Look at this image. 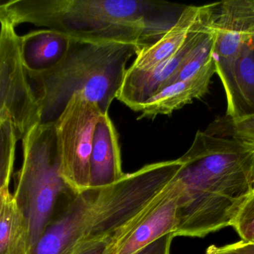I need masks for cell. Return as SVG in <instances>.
<instances>
[{
  "instance_id": "5bb4252c",
  "label": "cell",
  "mask_w": 254,
  "mask_h": 254,
  "mask_svg": "<svg viewBox=\"0 0 254 254\" xmlns=\"http://www.w3.org/2000/svg\"><path fill=\"white\" fill-rule=\"evenodd\" d=\"M216 73L214 61L187 80L169 85L143 103L137 112L138 119L170 116L173 112L204 97L208 92L212 77Z\"/></svg>"
},
{
  "instance_id": "9c48e42d",
  "label": "cell",
  "mask_w": 254,
  "mask_h": 254,
  "mask_svg": "<svg viewBox=\"0 0 254 254\" xmlns=\"http://www.w3.org/2000/svg\"><path fill=\"white\" fill-rule=\"evenodd\" d=\"M216 4L210 14L195 28L187 39L185 44L176 53L148 70H127L117 98L133 111L152 96L162 90L165 84L175 74L187 55L201 38L206 26L213 16Z\"/></svg>"
},
{
  "instance_id": "7c38bea8",
  "label": "cell",
  "mask_w": 254,
  "mask_h": 254,
  "mask_svg": "<svg viewBox=\"0 0 254 254\" xmlns=\"http://www.w3.org/2000/svg\"><path fill=\"white\" fill-rule=\"evenodd\" d=\"M122 170L119 135L109 113H101L94 133L90 158V189H100L117 183Z\"/></svg>"
},
{
  "instance_id": "ba28073f",
  "label": "cell",
  "mask_w": 254,
  "mask_h": 254,
  "mask_svg": "<svg viewBox=\"0 0 254 254\" xmlns=\"http://www.w3.org/2000/svg\"><path fill=\"white\" fill-rule=\"evenodd\" d=\"M216 31L213 61L226 95L227 107L233 98V74L244 45L254 38V0L217 2L213 13Z\"/></svg>"
},
{
  "instance_id": "8992f818",
  "label": "cell",
  "mask_w": 254,
  "mask_h": 254,
  "mask_svg": "<svg viewBox=\"0 0 254 254\" xmlns=\"http://www.w3.org/2000/svg\"><path fill=\"white\" fill-rule=\"evenodd\" d=\"M101 113L96 103L77 92L55 122L60 174L74 193L90 189L94 133Z\"/></svg>"
},
{
  "instance_id": "4fadbf2b",
  "label": "cell",
  "mask_w": 254,
  "mask_h": 254,
  "mask_svg": "<svg viewBox=\"0 0 254 254\" xmlns=\"http://www.w3.org/2000/svg\"><path fill=\"white\" fill-rule=\"evenodd\" d=\"M74 37L51 29L19 37V56L28 76H40L58 67L66 57Z\"/></svg>"
},
{
  "instance_id": "277c9868",
  "label": "cell",
  "mask_w": 254,
  "mask_h": 254,
  "mask_svg": "<svg viewBox=\"0 0 254 254\" xmlns=\"http://www.w3.org/2000/svg\"><path fill=\"white\" fill-rule=\"evenodd\" d=\"M23 161L13 193L26 219L31 251L69 189L60 174L55 122L36 124L22 139Z\"/></svg>"
},
{
  "instance_id": "ac0fdd59",
  "label": "cell",
  "mask_w": 254,
  "mask_h": 254,
  "mask_svg": "<svg viewBox=\"0 0 254 254\" xmlns=\"http://www.w3.org/2000/svg\"><path fill=\"white\" fill-rule=\"evenodd\" d=\"M19 140L12 122L0 123V192L10 185L14 166L16 143Z\"/></svg>"
},
{
  "instance_id": "7a4b0ae2",
  "label": "cell",
  "mask_w": 254,
  "mask_h": 254,
  "mask_svg": "<svg viewBox=\"0 0 254 254\" xmlns=\"http://www.w3.org/2000/svg\"><path fill=\"white\" fill-rule=\"evenodd\" d=\"M185 7L144 0L1 1L0 22L14 28L27 22L82 40L145 46L164 35Z\"/></svg>"
},
{
  "instance_id": "8fae6325",
  "label": "cell",
  "mask_w": 254,
  "mask_h": 254,
  "mask_svg": "<svg viewBox=\"0 0 254 254\" xmlns=\"http://www.w3.org/2000/svg\"><path fill=\"white\" fill-rule=\"evenodd\" d=\"M215 4L185 6L176 22L164 35L138 49L130 67L148 70L176 53L185 44L191 32L210 14Z\"/></svg>"
},
{
  "instance_id": "52a82bcc",
  "label": "cell",
  "mask_w": 254,
  "mask_h": 254,
  "mask_svg": "<svg viewBox=\"0 0 254 254\" xmlns=\"http://www.w3.org/2000/svg\"><path fill=\"white\" fill-rule=\"evenodd\" d=\"M0 25V123L12 122L22 140L41 114L19 56V36L8 22Z\"/></svg>"
},
{
  "instance_id": "cb8c5ba5",
  "label": "cell",
  "mask_w": 254,
  "mask_h": 254,
  "mask_svg": "<svg viewBox=\"0 0 254 254\" xmlns=\"http://www.w3.org/2000/svg\"><path fill=\"white\" fill-rule=\"evenodd\" d=\"M9 186H5L3 187V189L0 192V211H1V207H2L3 201H4V194H5L6 190L9 189Z\"/></svg>"
},
{
  "instance_id": "6da1fadb",
  "label": "cell",
  "mask_w": 254,
  "mask_h": 254,
  "mask_svg": "<svg viewBox=\"0 0 254 254\" xmlns=\"http://www.w3.org/2000/svg\"><path fill=\"white\" fill-rule=\"evenodd\" d=\"M174 180L179 189L174 237L203 238L232 226L254 190V146L197 131Z\"/></svg>"
},
{
  "instance_id": "44dd1931",
  "label": "cell",
  "mask_w": 254,
  "mask_h": 254,
  "mask_svg": "<svg viewBox=\"0 0 254 254\" xmlns=\"http://www.w3.org/2000/svg\"><path fill=\"white\" fill-rule=\"evenodd\" d=\"M127 237L116 236L102 240L83 242L77 245L69 254H115L121 242Z\"/></svg>"
},
{
  "instance_id": "9a60e30c",
  "label": "cell",
  "mask_w": 254,
  "mask_h": 254,
  "mask_svg": "<svg viewBox=\"0 0 254 254\" xmlns=\"http://www.w3.org/2000/svg\"><path fill=\"white\" fill-rule=\"evenodd\" d=\"M254 114V38L240 51L233 74V98L225 117L234 119Z\"/></svg>"
},
{
  "instance_id": "30bf717a",
  "label": "cell",
  "mask_w": 254,
  "mask_h": 254,
  "mask_svg": "<svg viewBox=\"0 0 254 254\" xmlns=\"http://www.w3.org/2000/svg\"><path fill=\"white\" fill-rule=\"evenodd\" d=\"M178 198L179 189L173 179L152 210L121 242L115 254H135L161 237L174 234L178 227Z\"/></svg>"
},
{
  "instance_id": "7402d4cb",
  "label": "cell",
  "mask_w": 254,
  "mask_h": 254,
  "mask_svg": "<svg viewBox=\"0 0 254 254\" xmlns=\"http://www.w3.org/2000/svg\"><path fill=\"white\" fill-rule=\"evenodd\" d=\"M205 254H254V243L237 242L224 246H210Z\"/></svg>"
},
{
  "instance_id": "603a6c76",
  "label": "cell",
  "mask_w": 254,
  "mask_h": 254,
  "mask_svg": "<svg viewBox=\"0 0 254 254\" xmlns=\"http://www.w3.org/2000/svg\"><path fill=\"white\" fill-rule=\"evenodd\" d=\"M174 238L173 234L164 236L135 254H170L172 242Z\"/></svg>"
},
{
  "instance_id": "3957f363",
  "label": "cell",
  "mask_w": 254,
  "mask_h": 254,
  "mask_svg": "<svg viewBox=\"0 0 254 254\" xmlns=\"http://www.w3.org/2000/svg\"><path fill=\"white\" fill-rule=\"evenodd\" d=\"M143 46L135 43L74 38L65 59L52 71L28 76L41 123L55 122L77 92L109 113L117 97L127 64Z\"/></svg>"
},
{
  "instance_id": "d6986e66",
  "label": "cell",
  "mask_w": 254,
  "mask_h": 254,
  "mask_svg": "<svg viewBox=\"0 0 254 254\" xmlns=\"http://www.w3.org/2000/svg\"><path fill=\"white\" fill-rule=\"evenodd\" d=\"M206 130L254 146V114L234 119L224 116L215 120Z\"/></svg>"
},
{
  "instance_id": "ffe728a7",
  "label": "cell",
  "mask_w": 254,
  "mask_h": 254,
  "mask_svg": "<svg viewBox=\"0 0 254 254\" xmlns=\"http://www.w3.org/2000/svg\"><path fill=\"white\" fill-rule=\"evenodd\" d=\"M232 227L242 241L254 244V190L240 209Z\"/></svg>"
},
{
  "instance_id": "5b68a950",
  "label": "cell",
  "mask_w": 254,
  "mask_h": 254,
  "mask_svg": "<svg viewBox=\"0 0 254 254\" xmlns=\"http://www.w3.org/2000/svg\"><path fill=\"white\" fill-rule=\"evenodd\" d=\"M110 188L69 191L59 214L52 218L32 254H69L83 242L111 236L109 223Z\"/></svg>"
},
{
  "instance_id": "e0dca14e",
  "label": "cell",
  "mask_w": 254,
  "mask_h": 254,
  "mask_svg": "<svg viewBox=\"0 0 254 254\" xmlns=\"http://www.w3.org/2000/svg\"><path fill=\"white\" fill-rule=\"evenodd\" d=\"M215 40H216V31H215L214 24H213V14L201 38L191 49L177 71L165 84L163 89L172 84L190 79L192 76H195L198 72L201 71L206 66L213 62L214 61H213V55Z\"/></svg>"
},
{
  "instance_id": "2e32d148",
  "label": "cell",
  "mask_w": 254,
  "mask_h": 254,
  "mask_svg": "<svg viewBox=\"0 0 254 254\" xmlns=\"http://www.w3.org/2000/svg\"><path fill=\"white\" fill-rule=\"evenodd\" d=\"M0 254H32L26 219L10 189L0 211Z\"/></svg>"
}]
</instances>
